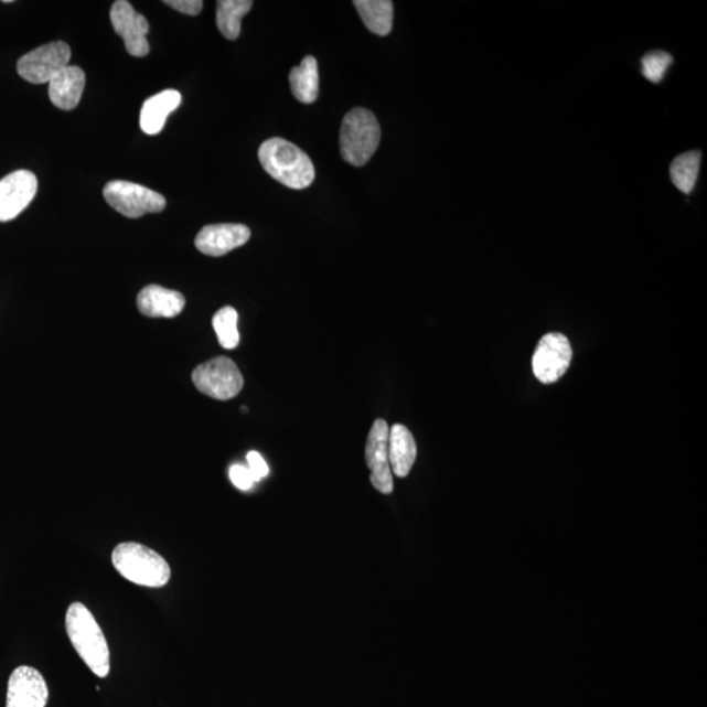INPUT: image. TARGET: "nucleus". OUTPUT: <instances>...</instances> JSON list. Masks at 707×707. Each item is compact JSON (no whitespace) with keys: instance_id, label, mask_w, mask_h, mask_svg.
Here are the masks:
<instances>
[{"instance_id":"10","label":"nucleus","mask_w":707,"mask_h":707,"mask_svg":"<svg viewBox=\"0 0 707 707\" xmlns=\"http://www.w3.org/2000/svg\"><path fill=\"white\" fill-rule=\"evenodd\" d=\"M389 426L376 419L367 438L366 461L371 471V484L383 494L394 492V474L388 458Z\"/></svg>"},{"instance_id":"6","label":"nucleus","mask_w":707,"mask_h":707,"mask_svg":"<svg viewBox=\"0 0 707 707\" xmlns=\"http://www.w3.org/2000/svg\"><path fill=\"white\" fill-rule=\"evenodd\" d=\"M104 199L126 218L163 212L167 201L162 194L129 181H110L104 188Z\"/></svg>"},{"instance_id":"19","label":"nucleus","mask_w":707,"mask_h":707,"mask_svg":"<svg viewBox=\"0 0 707 707\" xmlns=\"http://www.w3.org/2000/svg\"><path fill=\"white\" fill-rule=\"evenodd\" d=\"M364 25L377 36H387L394 26V3L390 0H355Z\"/></svg>"},{"instance_id":"3","label":"nucleus","mask_w":707,"mask_h":707,"mask_svg":"<svg viewBox=\"0 0 707 707\" xmlns=\"http://www.w3.org/2000/svg\"><path fill=\"white\" fill-rule=\"evenodd\" d=\"M111 561L125 579L138 586L160 588L171 579V567L165 559L142 544L117 545Z\"/></svg>"},{"instance_id":"14","label":"nucleus","mask_w":707,"mask_h":707,"mask_svg":"<svg viewBox=\"0 0 707 707\" xmlns=\"http://www.w3.org/2000/svg\"><path fill=\"white\" fill-rule=\"evenodd\" d=\"M185 304L182 293L158 285L146 286L137 299L139 312L153 319L176 318L184 310Z\"/></svg>"},{"instance_id":"22","label":"nucleus","mask_w":707,"mask_h":707,"mask_svg":"<svg viewBox=\"0 0 707 707\" xmlns=\"http://www.w3.org/2000/svg\"><path fill=\"white\" fill-rule=\"evenodd\" d=\"M237 321H239V314L233 307H223L215 313L213 326L222 347L233 350L239 346L240 333Z\"/></svg>"},{"instance_id":"18","label":"nucleus","mask_w":707,"mask_h":707,"mask_svg":"<svg viewBox=\"0 0 707 707\" xmlns=\"http://www.w3.org/2000/svg\"><path fill=\"white\" fill-rule=\"evenodd\" d=\"M290 86L297 100L303 104L317 101L319 96V67L317 58L308 55L298 67L291 69Z\"/></svg>"},{"instance_id":"15","label":"nucleus","mask_w":707,"mask_h":707,"mask_svg":"<svg viewBox=\"0 0 707 707\" xmlns=\"http://www.w3.org/2000/svg\"><path fill=\"white\" fill-rule=\"evenodd\" d=\"M86 74L78 66H67L49 82V97L55 107L73 110L81 103Z\"/></svg>"},{"instance_id":"20","label":"nucleus","mask_w":707,"mask_h":707,"mask_svg":"<svg viewBox=\"0 0 707 707\" xmlns=\"http://www.w3.org/2000/svg\"><path fill=\"white\" fill-rule=\"evenodd\" d=\"M250 0H219L216 3V25L227 40L240 36L242 20L251 10Z\"/></svg>"},{"instance_id":"16","label":"nucleus","mask_w":707,"mask_h":707,"mask_svg":"<svg viewBox=\"0 0 707 707\" xmlns=\"http://www.w3.org/2000/svg\"><path fill=\"white\" fill-rule=\"evenodd\" d=\"M388 458L392 474L404 479L410 473L417 459V444L408 427L395 425L389 429Z\"/></svg>"},{"instance_id":"25","label":"nucleus","mask_w":707,"mask_h":707,"mask_svg":"<svg viewBox=\"0 0 707 707\" xmlns=\"http://www.w3.org/2000/svg\"><path fill=\"white\" fill-rule=\"evenodd\" d=\"M248 469L254 475L255 482L263 480L266 475L269 474V467L266 464V461L260 453L256 451H250L247 454Z\"/></svg>"},{"instance_id":"7","label":"nucleus","mask_w":707,"mask_h":707,"mask_svg":"<svg viewBox=\"0 0 707 707\" xmlns=\"http://www.w3.org/2000/svg\"><path fill=\"white\" fill-rule=\"evenodd\" d=\"M72 49L66 42L55 41L23 55L18 62L21 78L33 84L51 82L62 68L68 66Z\"/></svg>"},{"instance_id":"11","label":"nucleus","mask_w":707,"mask_h":707,"mask_svg":"<svg viewBox=\"0 0 707 707\" xmlns=\"http://www.w3.org/2000/svg\"><path fill=\"white\" fill-rule=\"evenodd\" d=\"M38 178L31 171L20 170L0 180V222L15 219L36 197Z\"/></svg>"},{"instance_id":"21","label":"nucleus","mask_w":707,"mask_h":707,"mask_svg":"<svg viewBox=\"0 0 707 707\" xmlns=\"http://www.w3.org/2000/svg\"><path fill=\"white\" fill-rule=\"evenodd\" d=\"M699 167H701V152L689 151L678 156L671 163L669 174L678 191L689 194L696 186Z\"/></svg>"},{"instance_id":"5","label":"nucleus","mask_w":707,"mask_h":707,"mask_svg":"<svg viewBox=\"0 0 707 707\" xmlns=\"http://www.w3.org/2000/svg\"><path fill=\"white\" fill-rule=\"evenodd\" d=\"M192 381L201 394L227 401L240 394L244 377L239 367L227 356H216L193 371Z\"/></svg>"},{"instance_id":"17","label":"nucleus","mask_w":707,"mask_h":707,"mask_svg":"<svg viewBox=\"0 0 707 707\" xmlns=\"http://www.w3.org/2000/svg\"><path fill=\"white\" fill-rule=\"evenodd\" d=\"M181 101V94L174 89H165L147 99L141 109V118H139V124L146 135H159L164 129L168 116L180 107Z\"/></svg>"},{"instance_id":"12","label":"nucleus","mask_w":707,"mask_h":707,"mask_svg":"<svg viewBox=\"0 0 707 707\" xmlns=\"http://www.w3.org/2000/svg\"><path fill=\"white\" fill-rule=\"evenodd\" d=\"M47 699V684L40 671L21 666L12 672L6 707H45Z\"/></svg>"},{"instance_id":"9","label":"nucleus","mask_w":707,"mask_h":707,"mask_svg":"<svg viewBox=\"0 0 707 707\" xmlns=\"http://www.w3.org/2000/svg\"><path fill=\"white\" fill-rule=\"evenodd\" d=\"M110 21L118 36L125 41L126 51L132 57L142 58L150 53L147 34L150 32L149 21L135 10L126 0H117L110 10Z\"/></svg>"},{"instance_id":"13","label":"nucleus","mask_w":707,"mask_h":707,"mask_svg":"<svg viewBox=\"0 0 707 707\" xmlns=\"http://www.w3.org/2000/svg\"><path fill=\"white\" fill-rule=\"evenodd\" d=\"M250 239V229L244 224H210L195 237V247L203 255L221 257L242 247Z\"/></svg>"},{"instance_id":"1","label":"nucleus","mask_w":707,"mask_h":707,"mask_svg":"<svg viewBox=\"0 0 707 707\" xmlns=\"http://www.w3.org/2000/svg\"><path fill=\"white\" fill-rule=\"evenodd\" d=\"M66 632L73 646L96 676L110 672V651L107 639L94 614L82 603H73L66 613Z\"/></svg>"},{"instance_id":"26","label":"nucleus","mask_w":707,"mask_h":707,"mask_svg":"<svg viewBox=\"0 0 707 707\" xmlns=\"http://www.w3.org/2000/svg\"><path fill=\"white\" fill-rule=\"evenodd\" d=\"M164 3L172 7L173 10L191 17H197L203 9L201 0H165Z\"/></svg>"},{"instance_id":"23","label":"nucleus","mask_w":707,"mask_h":707,"mask_svg":"<svg viewBox=\"0 0 707 707\" xmlns=\"http://www.w3.org/2000/svg\"><path fill=\"white\" fill-rule=\"evenodd\" d=\"M674 62L671 54L662 51L651 52L642 58V74L651 83H660Z\"/></svg>"},{"instance_id":"4","label":"nucleus","mask_w":707,"mask_h":707,"mask_svg":"<svg viewBox=\"0 0 707 707\" xmlns=\"http://www.w3.org/2000/svg\"><path fill=\"white\" fill-rule=\"evenodd\" d=\"M381 138V125L373 111L364 108L350 110L341 126V156L354 167L367 164L379 147Z\"/></svg>"},{"instance_id":"2","label":"nucleus","mask_w":707,"mask_h":707,"mask_svg":"<svg viewBox=\"0 0 707 707\" xmlns=\"http://www.w3.org/2000/svg\"><path fill=\"white\" fill-rule=\"evenodd\" d=\"M258 159L272 179L297 191L310 186L317 174L311 158L282 138L265 141L258 150Z\"/></svg>"},{"instance_id":"24","label":"nucleus","mask_w":707,"mask_h":707,"mask_svg":"<svg viewBox=\"0 0 707 707\" xmlns=\"http://www.w3.org/2000/svg\"><path fill=\"white\" fill-rule=\"evenodd\" d=\"M229 479L237 489L244 490V492L255 484L254 475H251L249 469L244 465L231 467Z\"/></svg>"},{"instance_id":"8","label":"nucleus","mask_w":707,"mask_h":707,"mask_svg":"<svg viewBox=\"0 0 707 707\" xmlns=\"http://www.w3.org/2000/svg\"><path fill=\"white\" fill-rule=\"evenodd\" d=\"M572 349L569 339L561 333H549L538 342L532 358V369L538 382L553 384L569 369Z\"/></svg>"}]
</instances>
